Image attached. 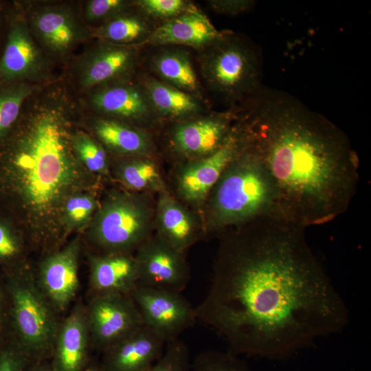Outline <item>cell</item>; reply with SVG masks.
Instances as JSON below:
<instances>
[{
  "label": "cell",
  "instance_id": "cell-38",
  "mask_svg": "<svg viewBox=\"0 0 371 371\" xmlns=\"http://www.w3.org/2000/svg\"><path fill=\"white\" fill-rule=\"evenodd\" d=\"M10 335L9 300L3 276L0 273V343Z\"/></svg>",
  "mask_w": 371,
  "mask_h": 371
},
{
  "label": "cell",
  "instance_id": "cell-15",
  "mask_svg": "<svg viewBox=\"0 0 371 371\" xmlns=\"http://www.w3.org/2000/svg\"><path fill=\"white\" fill-rule=\"evenodd\" d=\"M78 239L46 256L41 262L36 280L47 300L58 313L67 309L79 288Z\"/></svg>",
  "mask_w": 371,
  "mask_h": 371
},
{
  "label": "cell",
  "instance_id": "cell-36",
  "mask_svg": "<svg viewBox=\"0 0 371 371\" xmlns=\"http://www.w3.org/2000/svg\"><path fill=\"white\" fill-rule=\"evenodd\" d=\"M30 359L11 334L0 343V371H25Z\"/></svg>",
  "mask_w": 371,
  "mask_h": 371
},
{
  "label": "cell",
  "instance_id": "cell-13",
  "mask_svg": "<svg viewBox=\"0 0 371 371\" xmlns=\"http://www.w3.org/2000/svg\"><path fill=\"white\" fill-rule=\"evenodd\" d=\"M91 107L106 118L139 128L159 119L141 84L124 78L97 87L90 98Z\"/></svg>",
  "mask_w": 371,
  "mask_h": 371
},
{
  "label": "cell",
  "instance_id": "cell-14",
  "mask_svg": "<svg viewBox=\"0 0 371 371\" xmlns=\"http://www.w3.org/2000/svg\"><path fill=\"white\" fill-rule=\"evenodd\" d=\"M135 258L139 284L181 292L190 280L183 254L157 234L151 235L137 249Z\"/></svg>",
  "mask_w": 371,
  "mask_h": 371
},
{
  "label": "cell",
  "instance_id": "cell-26",
  "mask_svg": "<svg viewBox=\"0 0 371 371\" xmlns=\"http://www.w3.org/2000/svg\"><path fill=\"white\" fill-rule=\"evenodd\" d=\"M154 28L142 13L128 11L103 23L93 30L92 35L101 41L139 46L144 45Z\"/></svg>",
  "mask_w": 371,
  "mask_h": 371
},
{
  "label": "cell",
  "instance_id": "cell-5",
  "mask_svg": "<svg viewBox=\"0 0 371 371\" xmlns=\"http://www.w3.org/2000/svg\"><path fill=\"white\" fill-rule=\"evenodd\" d=\"M1 273L8 296L11 335L30 359L52 354L60 324L36 274L24 262Z\"/></svg>",
  "mask_w": 371,
  "mask_h": 371
},
{
  "label": "cell",
  "instance_id": "cell-4",
  "mask_svg": "<svg viewBox=\"0 0 371 371\" xmlns=\"http://www.w3.org/2000/svg\"><path fill=\"white\" fill-rule=\"evenodd\" d=\"M205 205V229L210 232H224L266 217L283 218L274 182L249 140L224 170Z\"/></svg>",
  "mask_w": 371,
  "mask_h": 371
},
{
  "label": "cell",
  "instance_id": "cell-24",
  "mask_svg": "<svg viewBox=\"0 0 371 371\" xmlns=\"http://www.w3.org/2000/svg\"><path fill=\"white\" fill-rule=\"evenodd\" d=\"M159 118L176 122L201 115L205 110L202 98L173 87L150 76L142 82Z\"/></svg>",
  "mask_w": 371,
  "mask_h": 371
},
{
  "label": "cell",
  "instance_id": "cell-30",
  "mask_svg": "<svg viewBox=\"0 0 371 371\" xmlns=\"http://www.w3.org/2000/svg\"><path fill=\"white\" fill-rule=\"evenodd\" d=\"M98 203L91 194L81 192L71 196L63 207V221L65 234L91 222Z\"/></svg>",
  "mask_w": 371,
  "mask_h": 371
},
{
  "label": "cell",
  "instance_id": "cell-21",
  "mask_svg": "<svg viewBox=\"0 0 371 371\" xmlns=\"http://www.w3.org/2000/svg\"><path fill=\"white\" fill-rule=\"evenodd\" d=\"M157 234L181 254L198 239L196 217L167 190L159 192L155 208Z\"/></svg>",
  "mask_w": 371,
  "mask_h": 371
},
{
  "label": "cell",
  "instance_id": "cell-18",
  "mask_svg": "<svg viewBox=\"0 0 371 371\" xmlns=\"http://www.w3.org/2000/svg\"><path fill=\"white\" fill-rule=\"evenodd\" d=\"M166 342L143 325L104 352V371H148L164 350Z\"/></svg>",
  "mask_w": 371,
  "mask_h": 371
},
{
  "label": "cell",
  "instance_id": "cell-12",
  "mask_svg": "<svg viewBox=\"0 0 371 371\" xmlns=\"http://www.w3.org/2000/svg\"><path fill=\"white\" fill-rule=\"evenodd\" d=\"M8 14L5 42L0 56V84L36 80L45 71V60L27 19L17 12Z\"/></svg>",
  "mask_w": 371,
  "mask_h": 371
},
{
  "label": "cell",
  "instance_id": "cell-31",
  "mask_svg": "<svg viewBox=\"0 0 371 371\" xmlns=\"http://www.w3.org/2000/svg\"><path fill=\"white\" fill-rule=\"evenodd\" d=\"M192 371H252L245 361L229 351L206 350L191 364Z\"/></svg>",
  "mask_w": 371,
  "mask_h": 371
},
{
  "label": "cell",
  "instance_id": "cell-41",
  "mask_svg": "<svg viewBox=\"0 0 371 371\" xmlns=\"http://www.w3.org/2000/svg\"><path fill=\"white\" fill-rule=\"evenodd\" d=\"M87 371H104L102 368V367H91L89 368Z\"/></svg>",
  "mask_w": 371,
  "mask_h": 371
},
{
  "label": "cell",
  "instance_id": "cell-19",
  "mask_svg": "<svg viewBox=\"0 0 371 371\" xmlns=\"http://www.w3.org/2000/svg\"><path fill=\"white\" fill-rule=\"evenodd\" d=\"M29 26L40 43L58 56L69 52L85 36L74 14L64 6L37 10L32 14Z\"/></svg>",
  "mask_w": 371,
  "mask_h": 371
},
{
  "label": "cell",
  "instance_id": "cell-37",
  "mask_svg": "<svg viewBox=\"0 0 371 371\" xmlns=\"http://www.w3.org/2000/svg\"><path fill=\"white\" fill-rule=\"evenodd\" d=\"M254 1L251 0H210L208 6L214 12L228 16H236L251 10Z\"/></svg>",
  "mask_w": 371,
  "mask_h": 371
},
{
  "label": "cell",
  "instance_id": "cell-29",
  "mask_svg": "<svg viewBox=\"0 0 371 371\" xmlns=\"http://www.w3.org/2000/svg\"><path fill=\"white\" fill-rule=\"evenodd\" d=\"M71 140L77 157L89 172L101 175L109 173L106 149L100 142L81 131L71 133Z\"/></svg>",
  "mask_w": 371,
  "mask_h": 371
},
{
  "label": "cell",
  "instance_id": "cell-34",
  "mask_svg": "<svg viewBox=\"0 0 371 371\" xmlns=\"http://www.w3.org/2000/svg\"><path fill=\"white\" fill-rule=\"evenodd\" d=\"M166 344L162 355L148 371H190V352L186 343L177 339Z\"/></svg>",
  "mask_w": 371,
  "mask_h": 371
},
{
  "label": "cell",
  "instance_id": "cell-32",
  "mask_svg": "<svg viewBox=\"0 0 371 371\" xmlns=\"http://www.w3.org/2000/svg\"><path fill=\"white\" fill-rule=\"evenodd\" d=\"M24 243L21 234L8 223L0 219V266L1 271L12 268L23 261Z\"/></svg>",
  "mask_w": 371,
  "mask_h": 371
},
{
  "label": "cell",
  "instance_id": "cell-7",
  "mask_svg": "<svg viewBox=\"0 0 371 371\" xmlns=\"http://www.w3.org/2000/svg\"><path fill=\"white\" fill-rule=\"evenodd\" d=\"M202 50L199 59L201 76L225 102L246 101L260 87L255 52L230 32Z\"/></svg>",
  "mask_w": 371,
  "mask_h": 371
},
{
  "label": "cell",
  "instance_id": "cell-20",
  "mask_svg": "<svg viewBox=\"0 0 371 371\" xmlns=\"http://www.w3.org/2000/svg\"><path fill=\"white\" fill-rule=\"evenodd\" d=\"M91 342L86 310L78 305L59 325L52 350L54 371H84Z\"/></svg>",
  "mask_w": 371,
  "mask_h": 371
},
{
  "label": "cell",
  "instance_id": "cell-9",
  "mask_svg": "<svg viewBox=\"0 0 371 371\" xmlns=\"http://www.w3.org/2000/svg\"><path fill=\"white\" fill-rule=\"evenodd\" d=\"M144 324L166 343L177 339L196 319L193 308L181 292L137 284L131 293Z\"/></svg>",
  "mask_w": 371,
  "mask_h": 371
},
{
  "label": "cell",
  "instance_id": "cell-16",
  "mask_svg": "<svg viewBox=\"0 0 371 371\" xmlns=\"http://www.w3.org/2000/svg\"><path fill=\"white\" fill-rule=\"evenodd\" d=\"M100 41L79 64L78 80L84 88L128 78L137 63L138 46Z\"/></svg>",
  "mask_w": 371,
  "mask_h": 371
},
{
  "label": "cell",
  "instance_id": "cell-27",
  "mask_svg": "<svg viewBox=\"0 0 371 371\" xmlns=\"http://www.w3.org/2000/svg\"><path fill=\"white\" fill-rule=\"evenodd\" d=\"M117 180L133 191H153L158 193L166 188L159 170L151 157H125L115 165Z\"/></svg>",
  "mask_w": 371,
  "mask_h": 371
},
{
  "label": "cell",
  "instance_id": "cell-1",
  "mask_svg": "<svg viewBox=\"0 0 371 371\" xmlns=\"http://www.w3.org/2000/svg\"><path fill=\"white\" fill-rule=\"evenodd\" d=\"M304 229L266 217L223 238L196 319L229 352L281 359L340 332L348 311L306 239Z\"/></svg>",
  "mask_w": 371,
  "mask_h": 371
},
{
  "label": "cell",
  "instance_id": "cell-39",
  "mask_svg": "<svg viewBox=\"0 0 371 371\" xmlns=\"http://www.w3.org/2000/svg\"><path fill=\"white\" fill-rule=\"evenodd\" d=\"M25 371H54L52 363H40L31 368H27Z\"/></svg>",
  "mask_w": 371,
  "mask_h": 371
},
{
  "label": "cell",
  "instance_id": "cell-11",
  "mask_svg": "<svg viewBox=\"0 0 371 371\" xmlns=\"http://www.w3.org/2000/svg\"><path fill=\"white\" fill-rule=\"evenodd\" d=\"M238 117V111L230 109L178 121L170 131V148L187 161L205 157L223 145Z\"/></svg>",
  "mask_w": 371,
  "mask_h": 371
},
{
  "label": "cell",
  "instance_id": "cell-6",
  "mask_svg": "<svg viewBox=\"0 0 371 371\" xmlns=\"http://www.w3.org/2000/svg\"><path fill=\"white\" fill-rule=\"evenodd\" d=\"M154 227L155 208L146 199L114 192L98 205L89 236L103 254L131 253L152 235Z\"/></svg>",
  "mask_w": 371,
  "mask_h": 371
},
{
  "label": "cell",
  "instance_id": "cell-3",
  "mask_svg": "<svg viewBox=\"0 0 371 371\" xmlns=\"http://www.w3.org/2000/svg\"><path fill=\"white\" fill-rule=\"evenodd\" d=\"M56 104L42 103L20 117L0 143V194L26 223L32 236L48 240L64 230L63 207L93 186L77 157L71 133Z\"/></svg>",
  "mask_w": 371,
  "mask_h": 371
},
{
  "label": "cell",
  "instance_id": "cell-23",
  "mask_svg": "<svg viewBox=\"0 0 371 371\" xmlns=\"http://www.w3.org/2000/svg\"><path fill=\"white\" fill-rule=\"evenodd\" d=\"M93 131L101 144L118 155L151 157L154 144L143 128L110 118L95 121Z\"/></svg>",
  "mask_w": 371,
  "mask_h": 371
},
{
  "label": "cell",
  "instance_id": "cell-35",
  "mask_svg": "<svg viewBox=\"0 0 371 371\" xmlns=\"http://www.w3.org/2000/svg\"><path fill=\"white\" fill-rule=\"evenodd\" d=\"M133 2L124 0H91L87 3L85 16L89 22H104L130 11Z\"/></svg>",
  "mask_w": 371,
  "mask_h": 371
},
{
  "label": "cell",
  "instance_id": "cell-10",
  "mask_svg": "<svg viewBox=\"0 0 371 371\" xmlns=\"http://www.w3.org/2000/svg\"><path fill=\"white\" fill-rule=\"evenodd\" d=\"M86 313L91 341L103 352L144 325L131 295H95Z\"/></svg>",
  "mask_w": 371,
  "mask_h": 371
},
{
  "label": "cell",
  "instance_id": "cell-25",
  "mask_svg": "<svg viewBox=\"0 0 371 371\" xmlns=\"http://www.w3.org/2000/svg\"><path fill=\"white\" fill-rule=\"evenodd\" d=\"M150 65L159 80L202 98L201 84L190 55L186 49H161L152 56Z\"/></svg>",
  "mask_w": 371,
  "mask_h": 371
},
{
  "label": "cell",
  "instance_id": "cell-17",
  "mask_svg": "<svg viewBox=\"0 0 371 371\" xmlns=\"http://www.w3.org/2000/svg\"><path fill=\"white\" fill-rule=\"evenodd\" d=\"M220 31L196 6L155 27L144 44L158 46L184 45L203 49L221 38Z\"/></svg>",
  "mask_w": 371,
  "mask_h": 371
},
{
  "label": "cell",
  "instance_id": "cell-40",
  "mask_svg": "<svg viewBox=\"0 0 371 371\" xmlns=\"http://www.w3.org/2000/svg\"><path fill=\"white\" fill-rule=\"evenodd\" d=\"M8 14L5 12V9L1 3H0V38L5 24V20H7Z\"/></svg>",
  "mask_w": 371,
  "mask_h": 371
},
{
  "label": "cell",
  "instance_id": "cell-22",
  "mask_svg": "<svg viewBox=\"0 0 371 371\" xmlns=\"http://www.w3.org/2000/svg\"><path fill=\"white\" fill-rule=\"evenodd\" d=\"M90 285L95 295H131L138 284L137 264L131 253H111L89 258Z\"/></svg>",
  "mask_w": 371,
  "mask_h": 371
},
{
  "label": "cell",
  "instance_id": "cell-8",
  "mask_svg": "<svg viewBox=\"0 0 371 371\" xmlns=\"http://www.w3.org/2000/svg\"><path fill=\"white\" fill-rule=\"evenodd\" d=\"M245 126L238 116L223 145L214 153L186 161L176 175V188L186 203L199 206L205 204L212 188L231 161L248 143Z\"/></svg>",
  "mask_w": 371,
  "mask_h": 371
},
{
  "label": "cell",
  "instance_id": "cell-2",
  "mask_svg": "<svg viewBox=\"0 0 371 371\" xmlns=\"http://www.w3.org/2000/svg\"><path fill=\"white\" fill-rule=\"evenodd\" d=\"M246 102L240 117L283 218L306 228L344 214L357 192L359 162L342 130L281 91L260 87Z\"/></svg>",
  "mask_w": 371,
  "mask_h": 371
},
{
  "label": "cell",
  "instance_id": "cell-28",
  "mask_svg": "<svg viewBox=\"0 0 371 371\" xmlns=\"http://www.w3.org/2000/svg\"><path fill=\"white\" fill-rule=\"evenodd\" d=\"M35 89L36 87L27 82L0 84V143L12 131L25 102Z\"/></svg>",
  "mask_w": 371,
  "mask_h": 371
},
{
  "label": "cell",
  "instance_id": "cell-33",
  "mask_svg": "<svg viewBox=\"0 0 371 371\" xmlns=\"http://www.w3.org/2000/svg\"><path fill=\"white\" fill-rule=\"evenodd\" d=\"M134 6L148 19H171L190 9L194 5L185 0H138Z\"/></svg>",
  "mask_w": 371,
  "mask_h": 371
}]
</instances>
